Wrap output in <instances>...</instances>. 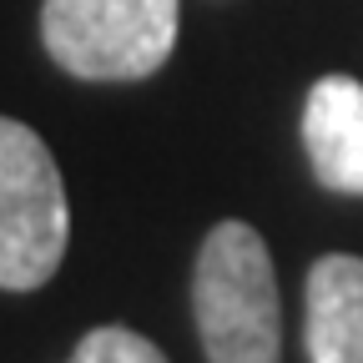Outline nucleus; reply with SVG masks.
<instances>
[{"instance_id": "nucleus-1", "label": "nucleus", "mask_w": 363, "mask_h": 363, "mask_svg": "<svg viewBox=\"0 0 363 363\" xmlns=\"http://www.w3.org/2000/svg\"><path fill=\"white\" fill-rule=\"evenodd\" d=\"M207 363H283V308L267 242L247 222H217L192 272Z\"/></svg>"}, {"instance_id": "nucleus-2", "label": "nucleus", "mask_w": 363, "mask_h": 363, "mask_svg": "<svg viewBox=\"0 0 363 363\" xmlns=\"http://www.w3.org/2000/svg\"><path fill=\"white\" fill-rule=\"evenodd\" d=\"M71 242V207L56 157L26 121L0 116V288L51 283Z\"/></svg>"}, {"instance_id": "nucleus-3", "label": "nucleus", "mask_w": 363, "mask_h": 363, "mask_svg": "<svg viewBox=\"0 0 363 363\" xmlns=\"http://www.w3.org/2000/svg\"><path fill=\"white\" fill-rule=\"evenodd\" d=\"M40 40L81 81H142L177 45V0H45Z\"/></svg>"}, {"instance_id": "nucleus-4", "label": "nucleus", "mask_w": 363, "mask_h": 363, "mask_svg": "<svg viewBox=\"0 0 363 363\" xmlns=\"http://www.w3.org/2000/svg\"><path fill=\"white\" fill-rule=\"evenodd\" d=\"M303 147L328 192L363 197V86L353 76L313 81L303 106Z\"/></svg>"}, {"instance_id": "nucleus-5", "label": "nucleus", "mask_w": 363, "mask_h": 363, "mask_svg": "<svg viewBox=\"0 0 363 363\" xmlns=\"http://www.w3.org/2000/svg\"><path fill=\"white\" fill-rule=\"evenodd\" d=\"M308 363H363V257L328 252L308 267Z\"/></svg>"}, {"instance_id": "nucleus-6", "label": "nucleus", "mask_w": 363, "mask_h": 363, "mask_svg": "<svg viewBox=\"0 0 363 363\" xmlns=\"http://www.w3.org/2000/svg\"><path fill=\"white\" fill-rule=\"evenodd\" d=\"M66 363H167V353L157 343H147L142 333L106 323V328H91Z\"/></svg>"}]
</instances>
